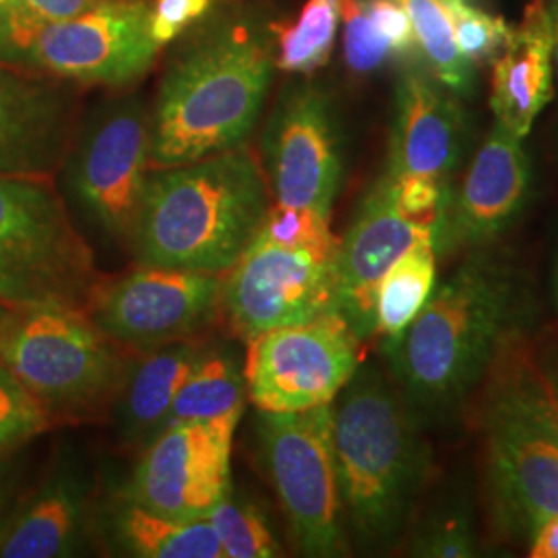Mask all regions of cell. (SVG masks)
Wrapping results in <instances>:
<instances>
[{
	"label": "cell",
	"instance_id": "6da1fadb",
	"mask_svg": "<svg viewBox=\"0 0 558 558\" xmlns=\"http://www.w3.org/2000/svg\"><path fill=\"white\" fill-rule=\"evenodd\" d=\"M527 290L499 255H474L435 286L399 338L383 341L401 396L420 422L456 414L500 352L523 338Z\"/></svg>",
	"mask_w": 558,
	"mask_h": 558
},
{
	"label": "cell",
	"instance_id": "7a4b0ae2",
	"mask_svg": "<svg viewBox=\"0 0 558 558\" xmlns=\"http://www.w3.org/2000/svg\"><path fill=\"white\" fill-rule=\"evenodd\" d=\"M339 493L350 536L368 553L396 548L433 470L422 422L377 366H362L333 401Z\"/></svg>",
	"mask_w": 558,
	"mask_h": 558
},
{
	"label": "cell",
	"instance_id": "3957f363",
	"mask_svg": "<svg viewBox=\"0 0 558 558\" xmlns=\"http://www.w3.org/2000/svg\"><path fill=\"white\" fill-rule=\"evenodd\" d=\"M271 191L240 149L151 168L129 255L135 265L223 276L257 239Z\"/></svg>",
	"mask_w": 558,
	"mask_h": 558
},
{
	"label": "cell",
	"instance_id": "277c9868",
	"mask_svg": "<svg viewBox=\"0 0 558 558\" xmlns=\"http://www.w3.org/2000/svg\"><path fill=\"white\" fill-rule=\"evenodd\" d=\"M271 41L244 21L220 27L170 69L151 112V168L240 149L274 75Z\"/></svg>",
	"mask_w": 558,
	"mask_h": 558
},
{
	"label": "cell",
	"instance_id": "5b68a950",
	"mask_svg": "<svg viewBox=\"0 0 558 558\" xmlns=\"http://www.w3.org/2000/svg\"><path fill=\"white\" fill-rule=\"evenodd\" d=\"M480 426L495 523L507 538L530 542L544 519L558 515V414L523 338L500 352L482 380Z\"/></svg>",
	"mask_w": 558,
	"mask_h": 558
},
{
	"label": "cell",
	"instance_id": "8992f818",
	"mask_svg": "<svg viewBox=\"0 0 558 558\" xmlns=\"http://www.w3.org/2000/svg\"><path fill=\"white\" fill-rule=\"evenodd\" d=\"M137 359L85 311L7 308L0 319V360L38 401L52 428L112 414Z\"/></svg>",
	"mask_w": 558,
	"mask_h": 558
},
{
	"label": "cell",
	"instance_id": "52a82bcc",
	"mask_svg": "<svg viewBox=\"0 0 558 558\" xmlns=\"http://www.w3.org/2000/svg\"><path fill=\"white\" fill-rule=\"evenodd\" d=\"M101 279L54 180L0 174V304L85 311Z\"/></svg>",
	"mask_w": 558,
	"mask_h": 558
},
{
	"label": "cell",
	"instance_id": "ba28073f",
	"mask_svg": "<svg viewBox=\"0 0 558 558\" xmlns=\"http://www.w3.org/2000/svg\"><path fill=\"white\" fill-rule=\"evenodd\" d=\"M260 459L300 555H350L333 447V403L260 412Z\"/></svg>",
	"mask_w": 558,
	"mask_h": 558
},
{
	"label": "cell",
	"instance_id": "9c48e42d",
	"mask_svg": "<svg viewBox=\"0 0 558 558\" xmlns=\"http://www.w3.org/2000/svg\"><path fill=\"white\" fill-rule=\"evenodd\" d=\"M149 154L151 112L131 98L101 108L73 137L60 168L71 214L104 244L126 253L151 170Z\"/></svg>",
	"mask_w": 558,
	"mask_h": 558
},
{
	"label": "cell",
	"instance_id": "30bf717a",
	"mask_svg": "<svg viewBox=\"0 0 558 558\" xmlns=\"http://www.w3.org/2000/svg\"><path fill=\"white\" fill-rule=\"evenodd\" d=\"M161 46L151 36V0H106L80 17L50 23L0 54L40 75L110 87L141 80Z\"/></svg>",
	"mask_w": 558,
	"mask_h": 558
},
{
	"label": "cell",
	"instance_id": "8fae6325",
	"mask_svg": "<svg viewBox=\"0 0 558 558\" xmlns=\"http://www.w3.org/2000/svg\"><path fill=\"white\" fill-rule=\"evenodd\" d=\"M85 313L137 356L205 339L221 323V276L135 265L120 278L101 279Z\"/></svg>",
	"mask_w": 558,
	"mask_h": 558
},
{
	"label": "cell",
	"instance_id": "7c38bea8",
	"mask_svg": "<svg viewBox=\"0 0 558 558\" xmlns=\"http://www.w3.org/2000/svg\"><path fill=\"white\" fill-rule=\"evenodd\" d=\"M360 343L338 311L248 339V401L259 412H302L333 403L359 371Z\"/></svg>",
	"mask_w": 558,
	"mask_h": 558
},
{
	"label": "cell",
	"instance_id": "4fadbf2b",
	"mask_svg": "<svg viewBox=\"0 0 558 558\" xmlns=\"http://www.w3.org/2000/svg\"><path fill=\"white\" fill-rule=\"evenodd\" d=\"M338 311L336 255L257 239L221 276V323L248 341Z\"/></svg>",
	"mask_w": 558,
	"mask_h": 558
},
{
	"label": "cell",
	"instance_id": "5bb4252c",
	"mask_svg": "<svg viewBox=\"0 0 558 558\" xmlns=\"http://www.w3.org/2000/svg\"><path fill=\"white\" fill-rule=\"evenodd\" d=\"M242 414L179 422L141 449L124 497L168 515L205 519L232 490V440Z\"/></svg>",
	"mask_w": 558,
	"mask_h": 558
},
{
	"label": "cell",
	"instance_id": "9a60e30c",
	"mask_svg": "<svg viewBox=\"0 0 558 558\" xmlns=\"http://www.w3.org/2000/svg\"><path fill=\"white\" fill-rule=\"evenodd\" d=\"M260 147V168L276 203L331 216L343 166L338 122L323 89L308 81L288 85Z\"/></svg>",
	"mask_w": 558,
	"mask_h": 558
},
{
	"label": "cell",
	"instance_id": "2e32d148",
	"mask_svg": "<svg viewBox=\"0 0 558 558\" xmlns=\"http://www.w3.org/2000/svg\"><path fill=\"white\" fill-rule=\"evenodd\" d=\"M426 240L439 248V232L405 216L379 180L339 239L336 255L338 313L360 339L375 336V304L383 276L403 253Z\"/></svg>",
	"mask_w": 558,
	"mask_h": 558
},
{
	"label": "cell",
	"instance_id": "e0dca14e",
	"mask_svg": "<svg viewBox=\"0 0 558 558\" xmlns=\"http://www.w3.org/2000/svg\"><path fill=\"white\" fill-rule=\"evenodd\" d=\"M75 137V94L57 77L0 62V174L52 179Z\"/></svg>",
	"mask_w": 558,
	"mask_h": 558
},
{
	"label": "cell",
	"instance_id": "ac0fdd59",
	"mask_svg": "<svg viewBox=\"0 0 558 558\" xmlns=\"http://www.w3.org/2000/svg\"><path fill=\"white\" fill-rule=\"evenodd\" d=\"M465 117L458 96L426 66L410 64L396 87L387 177L449 180L465 147Z\"/></svg>",
	"mask_w": 558,
	"mask_h": 558
},
{
	"label": "cell",
	"instance_id": "d6986e66",
	"mask_svg": "<svg viewBox=\"0 0 558 558\" xmlns=\"http://www.w3.org/2000/svg\"><path fill=\"white\" fill-rule=\"evenodd\" d=\"M532 166L523 140L495 122L470 163L459 193L449 199L440 248L478 246L497 239L523 207Z\"/></svg>",
	"mask_w": 558,
	"mask_h": 558
},
{
	"label": "cell",
	"instance_id": "ffe728a7",
	"mask_svg": "<svg viewBox=\"0 0 558 558\" xmlns=\"http://www.w3.org/2000/svg\"><path fill=\"white\" fill-rule=\"evenodd\" d=\"M96 484L77 459L54 456L38 486L27 488L0 558L77 557L85 548L94 521Z\"/></svg>",
	"mask_w": 558,
	"mask_h": 558
},
{
	"label": "cell",
	"instance_id": "44dd1931",
	"mask_svg": "<svg viewBox=\"0 0 558 558\" xmlns=\"http://www.w3.org/2000/svg\"><path fill=\"white\" fill-rule=\"evenodd\" d=\"M553 21L548 0H532L511 27L493 69L490 110L505 131L525 140L553 98Z\"/></svg>",
	"mask_w": 558,
	"mask_h": 558
},
{
	"label": "cell",
	"instance_id": "7402d4cb",
	"mask_svg": "<svg viewBox=\"0 0 558 558\" xmlns=\"http://www.w3.org/2000/svg\"><path fill=\"white\" fill-rule=\"evenodd\" d=\"M205 343L207 338L177 341L135 360L112 410L122 445L143 449L166 428L174 399Z\"/></svg>",
	"mask_w": 558,
	"mask_h": 558
},
{
	"label": "cell",
	"instance_id": "603a6c76",
	"mask_svg": "<svg viewBox=\"0 0 558 558\" xmlns=\"http://www.w3.org/2000/svg\"><path fill=\"white\" fill-rule=\"evenodd\" d=\"M104 538L122 557L226 558L207 519H186L149 509L119 493L98 518Z\"/></svg>",
	"mask_w": 558,
	"mask_h": 558
},
{
	"label": "cell",
	"instance_id": "cb8c5ba5",
	"mask_svg": "<svg viewBox=\"0 0 558 558\" xmlns=\"http://www.w3.org/2000/svg\"><path fill=\"white\" fill-rule=\"evenodd\" d=\"M248 401L244 360L228 345L205 343L193 373L184 380L168 424L207 422L230 414H244Z\"/></svg>",
	"mask_w": 558,
	"mask_h": 558
},
{
	"label": "cell",
	"instance_id": "d4e9b609",
	"mask_svg": "<svg viewBox=\"0 0 558 558\" xmlns=\"http://www.w3.org/2000/svg\"><path fill=\"white\" fill-rule=\"evenodd\" d=\"M437 255L433 240L403 253L383 276L375 304V336L391 341L418 317L437 286Z\"/></svg>",
	"mask_w": 558,
	"mask_h": 558
},
{
	"label": "cell",
	"instance_id": "484cf974",
	"mask_svg": "<svg viewBox=\"0 0 558 558\" xmlns=\"http://www.w3.org/2000/svg\"><path fill=\"white\" fill-rule=\"evenodd\" d=\"M412 23L426 71L456 96H470L476 83L474 64L456 46L449 13L440 0H393Z\"/></svg>",
	"mask_w": 558,
	"mask_h": 558
},
{
	"label": "cell",
	"instance_id": "4316f807",
	"mask_svg": "<svg viewBox=\"0 0 558 558\" xmlns=\"http://www.w3.org/2000/svg\"><path fill=\"white\" fill-rule=\"evenodd\" d=\"M341 21V0H306L296 20L276 23V64L286 73L311 75L333 50Z\"/></svg>",
	"mask_w": 558,
	"mask_h": 558
},
{
	"label": "cell",
	"instance_id": "83f0119b",
	"mask_svg": "<svg viewBox=\"0 0 558 558\" xmlns=\"http://www.w3.org/2000/svg\"><path fill=\"white\" fill-rule=\"evenodd\" d=\"M205 519L220 539L226 558H276L283 555L259 505L236 495L234 486Z\"/></svg>",
	"mask_w": 558,
	"mask_h": 558
},
{
	"label": "cell",
	"instance_id": "f1b7e54d",
	"mask_svg": "<svg viewBox=\"0 0 558 558\" xmlns=\"http://www.w3.org/2000/svg\"><path fill=\"white\" fill-rule=\"evenodd\" d=\"M410 555L426 558H470L478 555V538L468 502L456 497L439 505L420 523Z\"/></svg>",
	"mask_w": 558,
	"mask_h": 558
},
{
	"label": "cell",
	"instance_id": "f546056e",
	"mask_svg": "<svg viewBox=\"0 0 558 558\" xmlns=\"http://www.w3.org/2000/svg\"><path fill=\"white\" fill-rule=\"evenodd\" d=\"M54 430L46 412L0 360V461Z\"/></svg>",
	"mask_w": 558,
	"mask_h": 558
},
{
	"label": "cell",
	"instance_id": "4dcf8cb0",
	"mask_svg": "<svg viewBox=\"0 0 558 558\" xmlns=\"http://www.w3.org/2000/svg\"><path fill=\"white\" fill-rule=\"evenodd\" d=\"M257 236L319 255H338L339 239L331 230V216L308 207L271 201Z\"/></svg>",
	"mask_w": 558,
	"mask_h": 558
},
{
	"label": "cell",
	"instance_id": "1f68e13d",
	"mask_svg": "<svg viewBox=\"0 0 558 558\" xmlns=\"http://www.w3.org/2000/svg\"><path fill=\"white\" fill-rule=\"evenodd\" d=\"M106 0H2L0 54L50 23L75 20Z\"/></svg>",
	"mask_w": 558,
	"mask_h": 558
},
{
	"label": "cell",
	"instance_id": "d6a6232c",
	"mask_svg": "<svg viewBox=\"0 0 558 558\" xmlns=\"http://www.w3.org/2000/svg\"><path fill=\"white\" fill-rule=\"evenodd\" d=\"M445 9L451 20L456 46L465 59L472 64L497 59L502 46L509 40L511 25L482 11L472 0H458L445 4Z\"/></svg>",
	"mask_w": 558,
	"mask_h": 558
},
{
	"label": "cell",
	"instance_id": "836d02e7",
	"mask_svg": "<svg viewBox=\"0 0 558 558\" xmlns=\"http://www.w3.org/2000/svg\"><path fill=\"white\" fill-rule=\"evenodd\" d=\"M343 50L348 66L356 73H371L393 57L368 15L366 0H341Z\"/></svg>",
	"mask_w": 558,
	"mask_h": 558
},
{
	"label": "cell",
	"instance_id": "e575fe53",
	"mask_svg": "<svg viewBox=\"0 0 558 558\" xmlns=\"http://www.w3.org/2000/svg\"><path fill=\"white\" fill-rule=\"evenodd\" d=\"M216 0H151V36L160 46L209 13Z\"/></svg>",
	"mask_w": 558,
	"mask_h": 558
},
{
	"label": "cell",
	"instance_id": "d590c367",
	"mask_svg": "<svg viewBox=\"0 0 558 558\" xmlns=\"http://www.w3.org/2000/svg\"><path fill=\"white\" fill-rule=\"evenodd\" d=\"M368 15L377 32L393 50V54H410L418 48L412 23L405 11L393 0H366Z\"/></svg>",
	"mask_w": 558,
	"mask_h": 558
},
{
	"label": "cell",
	"instance_id": "8d00e7d4",
	"mask_svg": "<svg viewBox=\"0 0 558 558\" xmlns=\"http://www.w3.org/2000/svg\"><path fill=\"white\" fill-rule=\"evenodd\" d=\"M25 451L0 461V546L25 495Z\"/></svg>",
	"mask_w": 558,
	"mask_h": 558
},
{
	"label": "cell",
	"instance_id": "74e56055",
	"mask_svg": "<svg viewBox=\"0 0 558 558\" xmlns=\"http://www.w3.org/2000/svg\"><path fill=\"white\" fill-rule=\"evenodd\" d=\"M530 557L558 558V515L544 519L530 538Z\"/></svg>",
	"mask_w": 558,
	"mask_h": 558
},
{
	"label": "cell",
	"instance_id": "f35d334b",
	"mask_svg": "<svg viewBox=\"0 0 558 558\" xmlns=\"http://www.w3.org/2000/svg\"><path fill=\"white\" fill-rule=\"evenodd\" d=\"M548 11H550V21H553V62H555V73L558 80V0H548Z\"/></svg>",
	"mask_w": 558,
	"mask_h": 558
},
{
	"label": "cell",
	"instance_id": "ab89813d",
	"mask_svg": "<svg viewBox=\"0 0 558 558\" xmlns=\"http://www.w3.org/2000/svg\"><path fill=\"white\" fill-rule=\"evenodd\" d=\"M542 371H544V375L548 379V387H550V393H553V399H555L558 414V359L548 368H542Z\"/></svg>",
	"mask_w": 558,
	"mask_h": 558
},
{
	"label": "cell",
	"instance_id": "60d3db41",
	"mask_svg": "<svg viewBox=\"0 0 558 558\" xmlns=\"http://www.w3.org/2000/svg\"><path fill=\"white\" fill-rule=\"evenodd\" d=\"M4 313H7V306H2V304H0V319H2V315H4Z\"/></svg>",
	"mask_w": 558,
	"mask_h": 558
},
{
	"label": "cell",
	"instance_id": "b9f144b4",
	"mask_svg": "<svg viewBox=\"0 0 558 558\" xmlns=\"http://www.w3.org/2000/svg\"><path fill=\"white\" fill-rule=\"evenodd\" d=\"M440 2H442V4H451V2H458V0H440ZM468 2H470V0H468Z\"/></svg>",
	"mask_w": 558,
	"mask_h": 558
}]
</instances>
